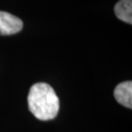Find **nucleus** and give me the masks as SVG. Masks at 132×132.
<instances>
[{
  "instance_id": "f257e3e1",
  "label": "nucleus",
  "mask_w": 132,
  "mask_h": 132,
  "mask_svg": "<svg viewBox=\"0 0 132 132\" xmlns=\"http://www.w3.org/2000/svg\"><path fill=\"white\" fill-rule=\"evenodd\" d=\"M28 109L37 119L50 120L57 117L60 109L59 98L55 90L47 83H35L28 96Z\"/></svg>"
},
{
  "instance_id": "f03ea898",
  "label": "nucleus",
  "mask_w": 132,
  "mask_h": 132,
  "mask_svg": "<svg viewBox=\"0 0 132 132\" xmlns=\"http://www.w3.org/2000/svg\"><path fill=\"white\" fill-rule=\"evenodd\" d=\"M23 22L14 15L0 11V35H12L23 28Z\"/></svg>"
},
{
  "instance_id": "7ed1b4c3",
  "label": "nucleus",
  "mask_w": 132,
  "mask_h": 132,
  "mask_svg": "<svg viewBox=\"0 0 132 132\" xmlns=\"http://www.w3.org/2000/svg\"><path fill=\"white\" fill-rule=\"evenodd\" d=\"M114 98L120 105L128 109L132 108V82L124 81L121 82L116 87Z\"/></svg>"
},
{
  "instance_id": "20e7f679",
  "label": "nucleus",
  "mask_w": 132,
  "mask_h": 132,
  "mask_svg": "<svg viewBox=\"0 0 132 132\" xmlns=\"http://www.w3.org/2000/svg\"><path fill=\"white\" fill-rule=\"evenodd\" d=\"M114 13L119 20L132 24V0H120L114 6Z\"/></svg>"
}]
</instances>
